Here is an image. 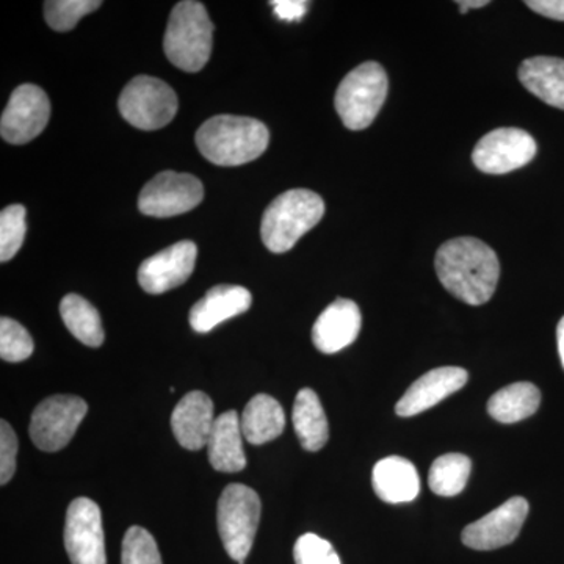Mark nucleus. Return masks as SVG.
I'll list each match as a JSON object with an SVG mask.
<instances>
[{
    "mask_svg": "<svg viewBox=\"0 0 564 564\" xmlns=\"http://www.w3.org/2000/svg\"><path fill=\"white\" fill-rule=\"evenodd\" d=\"M525 6L555 21H564V0H527Z\"/></svg>",
    "mask_w": 564,
    "mask_h": 564,
    "instance_id": "34",
    "label": "nucleus"
},
{
    "mask_svg": "<svg viewBox=\"0 0 564 564\" xmlns=\"http://www.w3.org/2000/svg\"><path fill=\"white\" fill-rule=\"evenodd\" d=\"M325 203L321 195L304 188L282 193L262 217V242L270 251L282 254L321 223Z\"/></svg>",
    "mask_w": 564,
    "mask_h": 564,
    "instance_id": "3",
    "label": "nucleus"
},
{
    "mask_svg": "<svg viewBox=\"0 0 564 564\" xmlns=\"http://www.w3.org/2000/svg\"><path fill=\"white\" fill-rule=\"evenodd\" d=\"M33 340L28 329L13 321L2 317L0 321V356L7 362H22L31 358Z\"/></svg>",
    "mask_w": 564,
    "mask_h": 564,
    "instance_id": "29",
    "label": "nucleus"
},
{
    "mask_svg": "<svg viewBox=\"0 0 564 564\" xmlns=\"http://www.w3.org/2000/svg\"><path fill=\"white\" fill-rule=\"evenodd\" d=\"M293 429L304 451L318 452L328 443L329 426L321 399L313 389H302L292 411Z\"/></svg>",
    "mask_w": 564,
    "mask_h": 564,
    "instance_id": "23",
    "label": "nucleus"
},
{
    "mask_svg": "<svg viewBox=\"0 0 564 564\" xmlns=\"http://www.w3.org/2000/svg\"><path fill=\"white\" fill-rule=\"evenodd\" d=\"M28 225L25 207L21 204L6 207L0 214V261L9 262L24 243Z\"/></svg>",
    "mask_w": 564,
    "mask_h": 564,
    "instance_id": "28",
    "label": "nucleus"
},
{
    "mask_svg": "<svg viewBox=\"0 0 564 564\" xmlns=\"http://www.w3.org/2000/svg\"><path fill=\"white\" fill-rule=\"evenodd\" d=\"M459 11L463 14H466L467 11L473 9H484V7L489 6L488 0H462L458 2Z\"/></svg>",
    "mask_w": 564,
    "mask_h": 564,
    "instance_id": "35",
    "label": "nucleus"
},
{
    "mask_svg": "<svg viewBox=\"0 0 564 564\" xmlns=\"http://www.w3.org/2000/svg\"><path fill=\"white\" fill-rule=\"evenodd\" d=\"M272 3L274 14L281 21H302L304 14L310 9V3L304 0H273Z\"/></svg>",
    "mask_w": 564,
    "mask_h": 564,
    "instance_id": "33",
    "label": "nucleus"
},
{
    "mask_svg": "<svg viewBox=\"0 0 564 564\" xmlns=\"http://www.w3.org/2000/svg\"><path fill=\"white\" fill-rule=\"evenodd\" d=\"M470 470H473V462L469 456L462 454L440 456L430 467V489L441 497L458 496L469 481Z\"/></svg>",
    "mask_w": 564,
    "mask_h": 564,
    "instance_id": "26",
    "label": "nucleus"
},
{
    "mask_svg": "<svg viewBox=\"0 0 564 564\" xmlns=\"http://www.w3.org/2000/svg\"><path fill=\"white\" fill-rule=\"evenodd\" d=\"M519 80L541 101L564 110V61L558 57L527 58L519 68Z\"/></svg>",
    "mask_w": 564,
    "mask_h": 564,
    "instance_id": "21",
    "label": "nucleus"
},
{
    "mask_svg": "<svg viewBox=\"0 0 564 564\" xmlns=\"http://www.w3.org/2000/svg\"><path fill=\"white\" fill-rule=\"evenodd\" d=\"M388 74L377 62H366L350 70L334 98V107L345 128L364 131L380 113L388 98Z\"/></svg>",
    "mask_w": 564,
    "mask_h": 564,
    "instance_id": "5",
    "label": "nucleus"
},
{
    "mask_svg": "<svg viewBox=\"0 0 564 564\" xmlns=\"http://www.w3.org/2000/svg\"><path fill=\"white\" fill-rule=\"evenodd\" d=\"M102 6L101 0H47L44 17L54 31L68 32L77 22Z\"/></svg>",
    "mask_w": 564,
    "mask_h": 564,
    "instance_id": "27",
    "label": "nucleus"
},
{
    "mask_svg": "<svg viewBox=\"0 0 564 564\" xmlns=\"http://www.w3.org/2000/svg\"><path fill=\"white\" fill-rule=\"evenodd\" d=\"M251 303V293L242 285H215L192 307V328L196 333H209L220 323L247 313Z\"/></svg>",
    "mask_w": 564,
    "mask_h": 564,
    "instance_id": "18",
    "label": "nucleus"
},
{
    "mask_svg": "<svg viewBox=\"0 0 564 564\" xmlns=\"http://www.w3.org/2000/svg\"><path fill=\"white\" fill-rule=\"evenodd\" d=\"M88 404L76 395H52L33 411L31 440L40 451L58 452L69 444L85 415Z\"/></svg>",
    "mask_w": 564,
    "mask_h": 564,
    "instance_id": "8",
    "label": "nucleus"
},
{
    "mask_svg": "<svg viewBox=\"0 0 564 564\" xmlns=\"http://www.w3.org/2000/svg\"><path fill=\"white\" fill-rule=\"evenodd\" d=\"M121 564H162L161 552L152 534L133 525L122 540Z\"/></svg>",
    "mask_w": 564,
    "mask_h": 564,
    "instance_id": "30",
    "label": "nucleus"
},
{
    "mask_svg": "<svg viewBox=\"0 0 564 564\" xmlns=\"http://www.w3.org/2000/svg\"><path fill=\"white\" fill-rule=\"evenodd\" d=\"M261 508L258 492L240 484L226 486L218 500V533L228 555L239 564L245 563L254 544Z\"/></svg>",
    "mask_w": 564,
    "mask_h": 564,
    "instance_id": "6",
    "label": "nucleus"
},
{
    "mask_svg": "<svg viewBox=\"0 0 564 564\" xmlns=\"http://www.w3.org/2000/svg\"><path fill=\"white\" fill-rule=\"evenodd\" d=\"M529 516L524 497H513L463 530L464 545L474 551H496L513 543Z\"/></svg>",
    "mask_w": 564,
    "mask_h": 564,
    "instance_id": "13",
    "label": "nucleus"
},
{
    "mask_svg": "<svg viewBox=\"0 0 564 564\" xmlns=\"http://www.w3.org/2000/svg\"><path fill=\"white\" fill-rule=\"evenodd\" d=\"M372 484L375 492L386 503L413 502L421 492L417 469L402 456H388L375 464Z\"/></svg>",
    "mask_w": 564,
    "mask_h": 564,
    "instance_id": "20",
    "label": "nucleus"
},
{
    "mask_svg": "<svg viewBox=\"0 0 564 564\" xmlns=\"http://www.w3.org/2000/svg\"><path fill=\"white\" fill-rule=\"evenodd\" d=\"M434 267L445 291L470 306L488 303L499 284L496 251L475 237H458L441 245Z\"/></svg>",
    "mask_w": 564,
    "mask_h": 564,
    "instance_id": "1",
    "label": "nucleus"
},
{
    "mask_svg": "<svg viewBox=\"0 0 564 564\" xmlns=\"http://www.w3.org/2000/svg\"><path fill=\"white\" fill-rule=\"evenodd\" d=\"M214 24L206 7L195 0H184L170 14L163 50L176 68L198 73L209 62Z\"/></svg>",
    "mask_w": 564,
    "mask_h": 564,
    "instance_id": "4",
    "label": "nucleus"
},
{
    "mask_svg": "<svg viewBox=\"0 0 564 564\" xmlns=\"http://www.w3.org/2000/svg\"><path fill=\"white\" fill-rule=\"evenodd\" d=\"M50 117L51 102L46 93L36 85H20L3 110L0 133L11 144H25L44 131Z\"/></svg>",
    "mask_w": 564,
    "mask_h": 564,
    "instance_id": "12",
    "label": "nucleus"
},
{
    "mask_svg": "<svg viewBox=\"0 0 564 564\" xmlns=\"http://www.w3.org/2000/svg\"><path fill=\"white\" fill-rule=\"evenodd\" d=\"M61 315L69 333L88 347H101L104 334L101 315L87 300L76 293H69L61 303Z\"/></svg>",
    "mask_w": 564,
    "mask_h": 564,
    "instance_id": "25",
    "label": "nucleus"
},
{
    "mask_svg": "<svg viewBox=\"0 0 564 564\" xmlns=\"http://www.w3.org/2000/svg\"><path fill=\"white\" fill-rule=\"evenodd\" d=\"M207 452L212 467L218 473H240L247 467L242 425L236 411H226L215 419L207 441Z\"/></svg>",
    "mask_w": 564,
    "mask_h": 564,
    "instance_id": "19",
    "label": "nucleus"
},
{
    "mask_svg": "<svg viewBox=\"0 0 564 564\" xmlns=\"http://www.w3.org/2000/svg\"><path fill=\"white\" fill-rule=\"evenodd\" d=\"M202 181L193 174L163 172L152 177L139 196L141 214L170 218L191 212L203 202Z\"/></svg>",
    "mask_w": 564,
    "mask_h": 564,
    "instance_id": "9",
    "label": "nucleus"
},
{
    "mask_svg": "<svg viewBox=\"0 0 564 564\" xmlns=\"http://www.w3.org/2000/svg\"><path fill=\"white\" fill-rule=\"evenodd\" d=\"M556 343H558V355L564 369V317L558 322V326H556Z\"/></svg>",
    "mask_w": 564,
    "mask_h": 564,
    "instance_id": "36",
    "label": "nucleus"
},
{
    "mask_svg": "<svg viewBox=\"0 0 564 564\" xmlns=\"http://www.w3.org/2000/svg\"><path fill=\"white\" fill-rule=\"evenodd\" d=\"M541 404V392L532 383H514L494 393L488 402V413L494 421L516 423L536 413Z\"/></svg>",
    "mask_w": 564,
    "mask_h": 564,
    "instance_id": "24",
    "label": "nucleus"
},
{
    "mask_svg": "<svg viewBox=\"0 0 564 564\" xmlns=\"http://www.w3.org/2000/svg\"><path fill=\"white\" fill-rule=\"evenodd\" d=\"M245 440L252 445H262L280 437L285 429L284 410L278 400L267 393L252 397L245 406L242 419Z\"/></svg>",
    "mask_w": 564,
    "mask_h": 564,
    "instance_id": "22",
    "label": "nucleus"
},
{
    "mask_svg": "<svg viewBox=\"0 0 564 564\" xmlns=\"http://www.w3.org/2000/svg\"><path fill=\"white\" fill-rule=\"evenodd\" d=\"M176 93L169 84L151 76H139L126 85L118 109L129 124L141 131H158L176 117Z\"/></svg>",
    "mask_w": 564,
    "mask_h": 564,
    "instance_id": "7",
    "label": "nucleus"
},
{
    "mask_svg": "<svg viewBox=\"0 0 564 564\" xmlns=\"http://www.w3.org/2000/svg\"><path fill=\"white\" fill-rule=\"evenodd\" d=\"M214 423V402L202 391L182 397L172 414V429L177 443L192 452L207 447Z\"/></svg>",
    "mask_w": 564,
    "mask_h": 564,
    "instance_id": "17",
    "label": "nucleus"
},
{
    "mask_svg": "<svg viewBox=\"0 0 564 564\" xmlns=\"http://www.w3.org/2000/svg\"><path fill=\"white\" fill-rule=\"evenodd\" d=\"M65 547L73 564H107L101 510L87 497L66 511Z\"/></svg>",
    "mask_w": 564,
    "mask_h": 564,
    "instance_id": "10",
    "label": "nucleus"
},
{
    "mask_svg": "<svg viewBox=\"0 0 564 564\" xmlns=\"http://www.w3.org/2000/svg\"><path fill=\"white\" fill-rule=\"evenodd\" d=\"M195 140L207 161L220 166H239L261 158L269 148L270 132L254 118L218 115L204 122Z\"/></svg>",
    "mask_w": 564,
    "mask_h": 564,
    "instance_id": "2",
    "label": "nucleus"
},
{
    "mask_svg": "<svg viewBox=\"0 0 564 564\" xmlns=\"http://www.w3.org/2000/svg\"><path fill=\"white\" fill-rule=\"evenodd\" d=\"M295 564H343L329 541L315 533H304L293 547Z\"/></svg>",
    "mask_w": 564,
    "mask_h": 564,
    "instance_id": "31",
    "label": "nucleus"
},
{
    "mask_svg": "<svg viewBox=\"0 0 564 564\" xmlns=\"http://www.w3.org/2000/svg\"><path fill=\"white\" fill-rule=\"evenodd\" d=\"M536 141L529 132L500 128L486 133L473 152L474 165L486 174H507L529 165L536 155Z\"/></svg>",
    "mask_w": 564,
    "mask_h": 564,
    "instance_id": "11",
    "label": "nucleus"
},
{
    "mask_svg": "<svg viewBox=\"0 0 564 564\" xmlns=\"http://www.w3.org/2000/svg\"><path fill=\"white\" fill-rule=\"evenodd\" d=\"M18 437L10 423H0V484L7 485L17 473Z\"/></svg>",
    "mask_w": 564,
    "mask_h": 564,
    "instance_id": "32",
    "label": "nucleus"
},
{
    "mask_svg": "<svg viewBox=\"0 0 564 564\" xmlns=\"http://www.w3.org/2000/svg\"><path fill=\"white\" fill-rule=\"evenodd\" d=\"M466 370L462 367H440L422 375L410 386L400 402L397 403L395 413L400 417H413L436 406L437 403L458 392L467 383Z\"/></svg>",
    "mask_w": 564,
    "mask_h": 564,
    "instance_id": "15",
    "label": "nucleus"
},
{
    "mask_svg": "<svg viewBox=\"0 0 564 564\" xmlns=\"http://www.w3.org/2000/svg\"><path fill=\"white\" fill-rule=\"evenodd\" d=\"M198 248L191 240H182L151 256L141 263L139 282L144 292L161 295L180 288L195 270Z\"/></svg>",
    "mask_w": 564,
    "mask_h": 564,
    "instance_id": "14",
    "label": "nucleus"
},
{
    "mask_svg": "<svg viewBox=\"0 0 564 564\" xmlns=\"http://www.w3.org/2000/svg\"><path fill=\"white\" fill-rule=\"evenodd\" d=\"M362 317L358 304L339 299L329 304L313 328V343L325 355L344 350L358 339Z\"/></svg>",
    "mask_w": 564,
    "mask_h": 564,
    "instance_id": "16",
    "label": "nucleus"
}]
</instances>
